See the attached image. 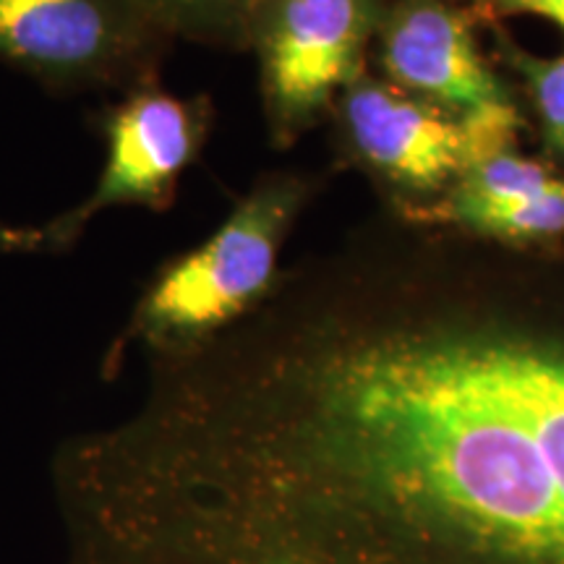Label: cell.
Masks as SVG:
<instances>
[{
	"mask_svg": "<svg viewBox=\"0 0 564 564\" xmlns=\"http://www.w3.org/2000/svg\"><path fill=\"white\" fill-rule=\"evenodd\" d=\"M51 478L63 564H564V335L232 327Z\"/></svg>",
	"mask_w": 564,
	"mask_h": 564,
	"instance_id": "obj_1",
	"label": "cell"
},
{
	"mask_svg": "<svg viewBox=\"0 0 564 564\" xmlns=\"http://www.w3.org/2000/svg\"><path fill=\"white\" fill-rule=\"evenodd\" d=\"M306 199V181L272 175L209 238L162 262L110 345L105 377L118 371L131 348L144 352L147 364H167L238 327L272 293L280 249Z\"/></svg>",
	"mask_w": 564,
	"mask_h": 564,
	"instance_id": "obj_2",
	"label": "cell"
},
{
	"mask_svg": "<svg viewBox=\"0 0 564 564\" xmlns=\"http://www.w3.org/2000/svg\"><path fill=\"white\" fill-rule=\"evenodd\" d=\"M212 129L207 97L175 95L162 79L123 91L97 112L102 171L79 204L30 225H0V253L55 257L82 241L110 209L167 212Z\"/></svg>",
	"mask_w": 564,
	"mask_h": 564,
	"instance_id": "obj_3",
	"label": "cell"
},
{
	"mask_svg": "<svg viewBox=\"0 0 564 564\" xmlns=\"http://www.w3.org/2000/svg\"><path fill=\"white\" fill-rule=\"evenodd\" d=\"M173 42L150 0H0V63L53 95L160 79Z\"/></svg>",
	"mask_w": 564,
	"mask_h": 564,
	"instance_id": "obj_4",
	"label": "cell"
},
{
	"mask_svg": "<svg viewBox=\"0 0 564 564\" xmlns=\"http://www.w3.org/2000/svg\"><path fill=\"white\" fill-rule=\"evenodd\" d=\"M377 0H262L249 37L259 55L267 121L278 141L312 126L358 79Z\"/></svg>",
	"mask_w": 564,
	"mask_h": 564,
	"instance_id": "obj_5",
	"label": "cell"
},
{
	"mask_svg": "<svg viewBox=\"0 0 564 564\" xmlns=\"http://www.w3.org/2000/svg\"><path fill=\"white\" fill-rule=\"evenodd\" d=\"M340 121L358 160L390 181L429 192L460 181L476 162L510 150L518 112L510 102L457 116L384 84L356 79L343 89Z\"/></svg>",
	"mask_w": 564,
	"mask_h": 564,
	"instance_id": "obj_6",
	"label": "cell"
},
{
	"mask_svg": "<svg viewBox=\"0 0 564 564\" xmlns=\"http://www.w3.org/2000/svg\"><path fill=\"white\" fill-rule=\"evenodd\" d=\"M382 63L403 87L457 116L510 105L470 24L442 0H405L384 21Z\"/></svg>",
	"mask_w": 564,
	"mask_h": 564,
	"instance_id": "obj_7",
	"label": "cell"
},
{
	"mask_svg": "<svg viewBox=\"0 0 564 564\" xmlns=\"http://www.w3.org/2000/svg\"><path fill=\"white\" fill-rule=\"evenodd\" d=\"M447 220L502 238H546L564 232V181H552L531 196L499 204H444Z\"/></svg>",
	"mask_w": 564,
	"mask_h": 564,
	"instance_id": "obj_8",
	"label": "cell"
},
{
	"mask_svg": "<svg viewBox=\"0 0 564 564\" xmlns=\"http://www.w3.org/2000/svg\"><path fill=\"white\" fill-rule=\"evenodd\" d=\"M556 181L541 162L520 158L510 150L491 154L468 167L457 181L447 202L453 204H499L531 196Z\"/></svg>",
	"mask_w": 564,
	"mask_h": 564,
	"instance_id": "obj_9",
	"label": "cell"
},
{
	"mask_svg": "<svg viewBox=\"0 0 564 564\" xmlns=\"http://www.w3.org/2000/svg\"><path fill=\"white\" fill-rule=\"evenodd\" d=\"M262 0H150L175 40H246Z\"/></svg>",
	"mask_w": 564,
	"mask_h": 564,
	"instance_id": "obj_10",
	"label": "cell"
},
{
	"mask_svg": "<svg viewBox=\"0 0 564 564\" xmlns=\"http://www.w3.org/2000/svg\"><path fill=\"white\" fill-rule=\"evenodd\" d=\"M514 66L528 79L546 141L564 154V55L541 61L528 53H512Z\"/></svg>",
	"mask_w": 564,
	"mask_h": 564,
	"instance_id": "obj_11",
	"label": "cell"
},
{
	"mask_svg": "<svg viewBox=\"0 0 564 564\" xmlns=\"http://www.w3.org/2000/svg\"><path fill=\"white\" fill-rule=\"evenodd\" d=\"M510 11L535 13V17L554 21L560 30H564V0H499Z\"/></svg>",
	"mask_w": 564,
	"mask_h": 564,
	"instance_id": "obj_12",
	"label": "cell"
}]
</instances>
